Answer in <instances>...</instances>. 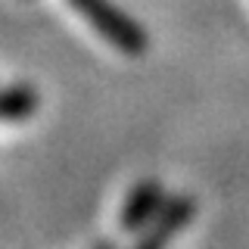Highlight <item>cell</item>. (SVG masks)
Returning <instances> with one entry per match:
<instances>
[{
    "mask_svg": "<svg viewBox=\"0 0 249 249\" xmlns=\"http://www.w3.org/2000/svg\"><path fill=\"white\" fill-rule=\"evenodd\" d=\"M37 109V93L28 84L0 90V119H28Z\"/></svg>",
    "mask_w": 249,
    "mask_h": 249,
    "instance_id": "277c9868",
    "label": "cell"
},
{
    "mask_svg": "<svg viewBox=\"0 0 249 249\" xmlns=\"http://www.w3.org/2000/svg\"><path fill=\"white\" fill-rule=\"evenodd\" d=\"M93 249H115L112 243H100V246H93Z\"/></svg>",
    "mask_w": 249,
    "mask_h": 249,
    "instance_id": "5b68a950",
    "label": "cell"
},
{
    "mask_svg": "<svg viewBox=\"0 0 249 249\" xmlns=\"http://www.w3.org/2000/svg\"><path fill=\"white\" fill-rule=\"evenodd\" d=\"M78 13L88 19V25L97 31L100 37H106L124 56H140L146 50V31L137 25L124 10L112 3V0H69Z\"/></svg>",
    "mask_w": 249,
    "mask_h": 249,
    "instance_id": "6da1fadb",
    "label": "cell"
},
{
    "mask_svg": "<svg viewBox=\"0 0 249 249\" xmlns=\"http://www.w3.org/2000/svg\"><path fill=\"white\" fill-rule=\"evenodd\" d=\"M193 212H196L193 196H187V193L168 196L165 206L159 209V215L143 228V233H140V240L134 243V249H165L171 240L184 231V224L193 218Z\"/></svg>",
    "mask_w": 249,
    "mask_h": 249,
    "instance_id": "7a4b0ae2",
    "label": "cell"
},
{
    "mask_svg": "<svg viewBox=\"0 0 249 249\" xmlns=\"http://www.w3.org/2000/svg\"><path fill=\"white\" fill-rule=\"evenodd\" d=\"M165 199L168 196L162 193V184L159 181H153V178L140 181L134 190L128 193V199H124V206H122L119 228L122 231H143L146 224L159 215V209L165 206Z\"/></svg>",
    "mask_w": 249,
    "mask_h": 249,
    "instance_id": "3957f363",
    "label": "cell"
}]
</instances>
